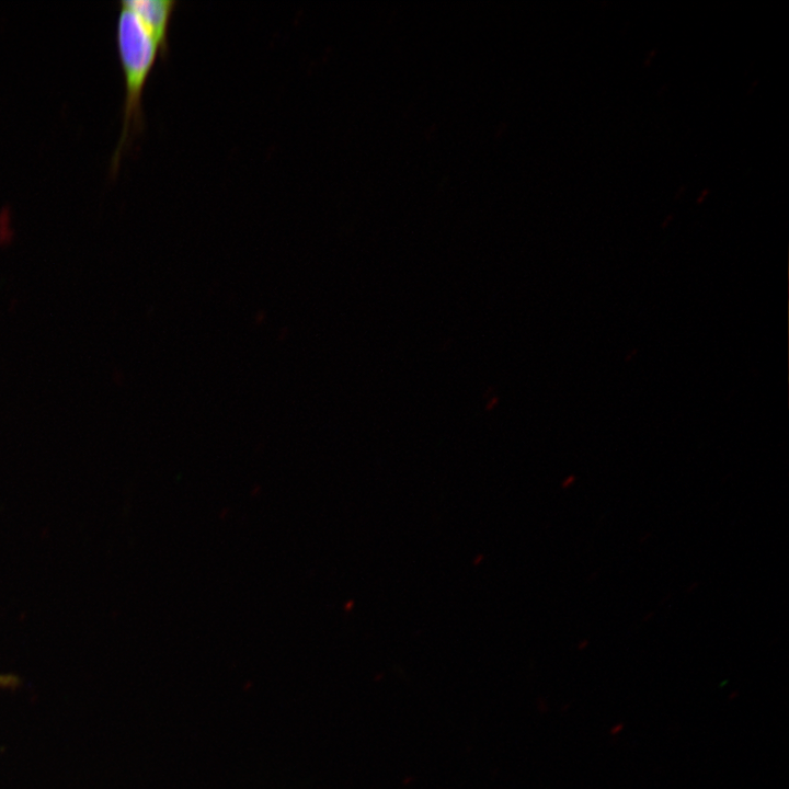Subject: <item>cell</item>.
Instances as JSON below:
<instances>
[{"label":"cell","instance_id":"7a4b0ae2","mask_svg":"<svg viewBox=\"0 0 789 789\" xmlns=\"http://www.w3.org/2000/svg\"><path fill=\"white\" fill-rule=\"evenodd\" d=\"M176 3L175 0L119 1V5L130 10L156 41L161 56L169 52V25Z\"/></svg>","mask_w":789,"mask_h":789},{"label":"cell","instance_id":"6da1fadb","mask_svg":"<svg viewBox=\"0 0 789 789\" xmlns=\"http://www.w3.org/2000/svg\"><path fill=\"white\" fill-rule=\"evenodd\" d=\"M116 46L124 77L125 96L122 133L111 160L112 174L118 168L129 136L142 129V92L159 54L156 41L137 16L122 5L116 23Z\"/></svg>","mask_w":789,"mask_h":789},{"label":"cell","instance_id":"3957f363","mask_svg":"<svg viewBox=\"0 0 789 789\" xmlns=\"http://www.w3.org/2000/svg\"><path fill=\"white\" fill-rule=\"evenodd\" d=\"M19 678L14 675H0V689L13 688L18 685Z\"/></svg>","mask_w":789,"mask_h":789}]
</instances>
